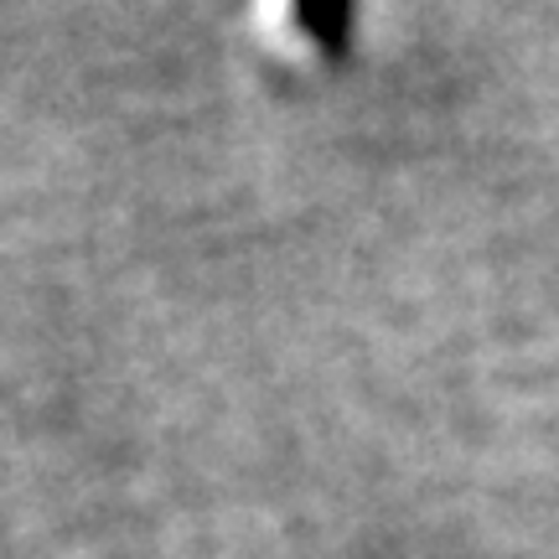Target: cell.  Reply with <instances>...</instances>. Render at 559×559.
I'll use <instances>...</instances> for the list:
<instances>
[{
    "instance_id": "cell-1",
    "label": "cell",
    "mask_w": 559,
    "mask_h": 559,
    "mask_svg": "<svg viewBox=\"0 0 559 559\" xmlns=\"http://www.w3.org/2000/svg\"><path fill=\"white\" fill-rule=\"evenodd\" d=\"M290 26L306 47H317L321 58L337 62L347 47H353V11L358 0H290Z\"/></svg>"
}]
</instances>
